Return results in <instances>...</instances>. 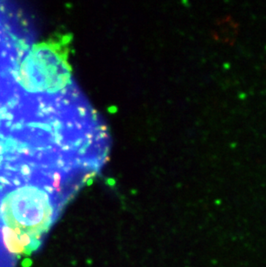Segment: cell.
Masks as SVG:
<instances>
[{"label": "cell", "mask_w": 266, "mask_h": 267, "mask_svg": "<svg viewBox=\"0 0 266 267\" xmlns=\"http://www.w3.org/2000/svg\"><path fill=\"white\" fill-rule=\"evenodd\" d=\"M239 32V23L231 16L226 15L215 21L212 29V37L215 41L232 45L236 41Z\"/></svg>", "instance_id": "1"}]
</instances>
